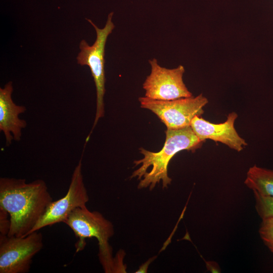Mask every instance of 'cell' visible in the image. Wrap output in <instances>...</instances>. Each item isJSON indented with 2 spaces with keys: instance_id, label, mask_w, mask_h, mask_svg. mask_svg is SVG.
<instances>
[{
  "instance_id": "obj_2",
  "label": "cell",
  "mask_w": 273,
  "mask_h": 273,
  "mask_svg": "<svg viewBox=\"0 0 273 273\" xmlns=\"http://www.w3.org/2000/svg\"><path fill=\"white\" fill-rule=\"evenodd\" d=\"M166 139L162 149L158 152L139 149L144 157L135 160V166L141 165L133 171L131 178L140 180L139 189L149 188L151 190L160 181L163 188L167 187L172 179L168 175V165L172 157L182 150L194 152L201 147L204 141L196 135L190 126L179 129H167Z\"/></svg>"
},
{
  "instance_id": "obj_11",
  "label": "cell",
  "mask_w": 273,
  "mask_h": 273,
  "mask_svg": "<svg viewBox=\"0 0 273 273\" xmlns=\"http://www.w3.org/2000/svg\"><path fill=\"white\" fill-rule=\"evenodd\" d=\"M244 183L253 192L273 197V170L255 165L247 171Z\"/></svg>"
},
{
  "instance_id": "obj_13",
  "label": "cell",
  "mask_w": 273,
  "mask_h": 273,
  "mask_svg": "<svg viewBox=\"0 0 273 273\" xmlns=\"http://www.w3.org/2000/svg\"><path fill=\"white\" fill-rule=\"evenodd\" d=\"M259 233L264 243L273 253V217L262 219Z\"/></svg>"
},
{
  "instance_id": "obj_6",
  "label": "cell",
  "mask_w": 273,
  "mask_h": 273,
  "mask_svg": "<svg viewBox=\"0 0 273 273\" xmlns=\"http://www.w3.org/2000/svg\"><path fill=\"white\" fill-rule=\"evenodd\" d=\"M43 237L35 231L22 237L0 236V273H27L33 257L43 248Z\"/></svg>"
},
{
  "instance_id": "obj_15",
  "label": "cell",
  "mask_w": 273,
  "mask_h": 273,
  "mask_svg": "<svg viewBox=\"0 0 273 273\" xmlns=\"http://www.w3.org/2000/svg\"><path fill=\"white\" fill-rule=\"evenodd\" d=\"M154 259V258L149 259L147 262L144 263L140 267L136 272H146L149 265Z\"/></svg>"
},
{
  "instance_id": "obj_3",
  "label": "cell",
  "mask_w": 273,
  "mask_h": 273,
  "mask_svg": "<svg viewBox=\"0 0 273 273\" xmlns=\"http://www.w3.org/2000/svg\"><path fill=\"white\" fill-rule=\"evenodd\" d=\"M64 223L77 238L76 252L84 248L86 239L95 237L97 239L100 262L105 272H112L114 258L109 240L114 234L112 223L100 212L89 211L86 206L75 209Z\"/></svg>"
},
{
  "instance_id": "obj_14",
  "label": "cell",
  "mask_w": 273,
  "mask_h": 273,
  "mask_svg": "<svg viewBox=\"0 0 273 273\" xmlns=\"http://www.w3.org/2000/svg\"><path fill=\"white\" fill-rule=\"evenodd\" d=\"M11 226V221L9 213L0 207V236H8Z\"/></svg>"
},
{
  "instance_id": "obj_10",
  "label": "cell",
  "mask_w": 273,
  "mask_h": 273,
  "mask_svg": "<svg viewBox=\"0 0 273 273\" xmlns=\"http://www.w3.org/2000/svg\"><path fill=\"white\" fill-rule=\"evenodd\" d=\"M13 90L12 81L0 88V131L4 134L6 146H10L13 140L20 141L22 129L27 125L25 120L19 118V115L26 111V108L14 102Z\"/></svg>"
},
{
  "instance_id": "obj_5",
  "label": "cell",
  "mask_w": 273,
  "mask_h": 273,
  "mask_svg": "<svg viewBox=\"0 0 273 273\" xmlns=\"http://www.w3.org/2000/svg\"><path fill=\"white\" fill-rule=\"evenodd\" d=\"M141 107L151 110L166 125L167 129H179L190 126L195 116L204 113L203 108L208 103L202 94L194 97L183 98L169 101L139 98Z\"/></svg>"
},
{
  "instance_id": "obj_9",
  "label": "cell",
  "mask_w": 273,
  "mask_h": 273,
  "mask_svg": "<svg viewBox=\"0 0 273 273\" xmlns=\"http://www.w3.org/2000/svg\"><path fill=\"white\" fill-rule=\"evenodd\" d=\"M237 117V114L233 112L229 114L224 122L215 124L195 116L191 121L190 126L201 141L204 142L206 139H210L240 152L247 143L235 129L234 123Z\"/></svg>"
},
{
  "instance_id": "obj_4",
  "label": "cell",
  "mask_w": 273,
  "mask_h": 273,
  "mask_svg": "<svg viewBox=\"0 0 273 273\" xmlns=\"http://www.w3.org/2000/svg\"><path fill=\"white\" fill-rule=\"evenodd\" d=\"M113 15V12H111L108 15L106 25L102 29L98 28L90 19H87L95 28L97 38L92 46H89L84 39L82 40L79 44L80 52L77 57V63L81 66L87 65L89 67L94 78L97 94L95 118L92 130L87 136V141L99 120L104 116L105 48L107 38L115 27L112 21Z\"/></svg>"
},
{
  "instance_id": "obj_12",
  "label": "cell",
  "mask_w": 273,
  "mask_h": 273,
  "mask_svg": "<svg viewBox=\"0 0 273 273\" xmlns=\"http://www.w3.org/2000/svg\"><path fill=\"white\" fill-rule=\"evenodd\" d=\"M255 208L261 219L273 217V197L261 195L253 192Z\"/></svg>"
},
{
  "instance_id": "obj_7",
  "label": "cell",
  "mask_w": 273,
  "mask_h": 273,
  "mask_svg": "<svg viewBox=\"0 0 273 273\" xmlns=\"http://www.w3.org/2000/svg\"><path fill=\"white\" fill-rule=\"evenodd\" d=\"M151 71L143 84L145 97L150 99L169 101L193 96L183 79L185 70L179 65L173 69L160 66L156 59L149 60Z\"/></svg>"
},
{
  "instance_id": "obj_1",
  "label": "cell",
  "mask_w": 273,
  "mask_h": 273,
  "mask_svg": "<svg viewBox=\"0 0 273 273\" xmlns=\"http://www.w3.org/2000/svg\"><path fill=\"white\" fill-rule=\"evenodd\" d=\"M52 202L42 179L27 183L25 179L0 178V207L8 212L11 221L8 236L28 235Z\"/></svg>"
},
{
  "instance_id": "obj_8",
  "label": "cell",
  "mask_w": 273,
  "mask_h": 273,
  "mask_svg": "<svg viewBox=\"0 0 273 273\" xmlns=\"http://www.w3.org/2000/svg\"><path fill=\"white\" fill-rule=\"evenodd\" d=\"M88 200L82 173L81 158L74 169L67 193L63 197L50 204L30 233L57 223H64L75 209L86 206Z\"/></svg>"
}]
</instances>
